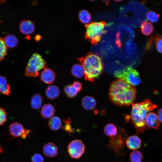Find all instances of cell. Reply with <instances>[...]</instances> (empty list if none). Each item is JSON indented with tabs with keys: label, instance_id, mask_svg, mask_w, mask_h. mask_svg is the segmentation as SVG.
<instances>
[{
	"label": "cell",
	"instance_id": "obj_1",
	"mask_svg": "<svg viewBox=\"0 0 162 162\" xmlns=\"http://www.w3.org/2000/svg\"><path fill=\"white\" fill-rule=\"evenodd\" d=\"M136 94L134 86L120 79L112 82L109 92L110 100L119 106L130 105L135 99Z\"/></svg>",
	"mask_w": 162,
	"mask_h": 162
},
{
	"label": "cell",
	"instance_id": "obj_2",
	"mask_svg": "<svg viewBox=\"0 0 162 162\" xmlns=\"http://www.w3.org/2000/svg\"><path fill=\"white\" fill-rule=\"evenodd\" d=\"M157 107V105L148 99L142 102L133 103L130 114L126 116V119L131 121L137 134L143 133L146 130L149 129L145 123L147 114Z\"/></svg>",
	"mask_w": 162,
	"mask_h": 162
},
{
	"label": "cell",
	"instance_id": "obj_3",
	"mask_svg": "<svg viewBox=\"0 0 162 162\" xmlns=\"http://www.w3.org/2000/svg\"><path fill=\"white\" fill-rule=\"evenodd\" d=\"M78 60L84 68L86 80L94 82L102 74L104 65L101 59L98 55L89 54Z\"/></svg>",
	"mask_w": 162,
	"mask_h": 162
},
{
	"label": "cell",
	"instance_id": "obj_4",
	"mask_svg": "<svg viewBox=\"0 0 162 162\" xmlns=\"http://www.w3.org/2000/svg\"><path fill=\"white\" fill-rule=\"evenodd\" d=\"M45 60L38 53H33L29 59L25 68V74L27 76H38V71L47 68Z\"/></svg>",
	"mask_w": 162,
	"mask_h": 162
},
{
	"label": "cell",
	"instance_id": "obj_5",
	"mask_svg": "<svg viewBox=\"0 0 162 162\" xmlns=\"http://www.w3.org/2000/svg\"><path fill=\"white\" fill-rule=\"evenodd\" d=\"M114 75L116 77L124 81L133 86H137L141 82L138 72L130 66L121 70H116Z\"/></svg>",
	"mask_w": 162,
	"mask_h": 162
},
{
	"label": "cell",
	"instance_id": "obj_6",
	"mask_svg": "<svg viewBox=\"0 0 162 162\" xmlns=\"http://www.w3.org/2000/svg\"><path fill=\"white\" fill-rule=\"evenodd\" d=\"M105 26L104 22H94L88 24L86 26V37L93 44H97L105 32Z\"/></svg>",
	"mask_w": 162,
	"mask_h": 162
},
{
	"label": "cell",
	"instance_id": "obj_7",
	"mask_svg": "<svg viewBox=\"0 0 162 162\" xmlns=\"http://www.w3.org/2000/svg\"><path fill=\"white\" fill-rule=\"evenodd\" d=\"M127 135L126 132L124 129L121 130L116 136L112 138L108 147L113 149L116 154L118 155L123 154L125 152V143H126Z\"/></svg>",
	"mask_w": 162,
	"mask_h": 162
},
{
	"label": "cell",
	"instance_id": "obj_8",
	"mask_svg": "<svg viewBox=\"0 0 162 162\" xmlns=\"http://www.w3.org/2000/svg\"><path fill=\"white\" fill-rule=\"evenodd\" d=\"M85 146L80 140H75L71 141L68 147V151L70 157L74 159L80 158L84 153Z\"/></svg>",
	"mask_w": 162,
	"mask_h": 162
},
{
	"label": "cell",
	"instance_id": "obj_9",
	"mask_svg": "<svg viewBox=\"0 0 162 162\" xmlns=\"http://www.w3.org/2000/svg\"><path fill=\"white\" fill-rule=\"evenodd\" d=\"M9 131L10 134L14 137H21L22 139H25L30 130H26L23 126L21 124L15 122L11 124L9 128Z\"/></svg>",
	"mask_w": 162,
	"mask_h": 162
},
{
	"label": "cell",
	"instance_id": "obj_10",
	"mask_svg": "<svg viewBox=\"0 0 162 162\" xmlns=\"http://www.w3.org/2000/svg\"><path fill=\"white\" fill-rule=\"evenodd\" d=\"M145 123L148 128H152L156 130H158L160 125L157 115L154 112H148L147 114L145 120Z\"/></svg>",
	"mask_w": 162,
	"mask_h": 162
},
{
	"label": "cell",
	"instance_id": "obj_11",
	"mask_svg": "<svg viewBox=\"0 0 162 162\" xmlns=\"http://www.w3.org/2000/svg\"><path fill=\"white\" fill-rule=\"evenodd\" d=\"M40 78L41 81L44 83L50 84L55 81L56 75L52 69L46 68L41 72Z\"/></svg>",
	"mask_w": 162,
	"mask_h": 162
},
{
	"label": "cell",
	"instance_id": "obj_12",
	"mask_svg": "<svg viewBox=\"0 0 162 162\" xmlns=\"http://www.w3.org/2000/svg\"><path fill=\"white\" fill-rule=\"evenodd\" d=\"M19 29L22 34L28 35L34 32L35 25L32 21L28 20H25L20 22L19 26Z\"/></svg>",
	"mask_w": 162,
	"mask_h": 162
},
{
	"label": "cell",
	"instance_id": "obj_13",
	"mask_svg": "<svg viewBox=\"0 0 162 162\" xmlns=\"http://www.w3.org/2000/svg\"><path fill=\"white\" fill-rule=\"evenodd\" d=\"M126 144L129 149L131 150H135L140 148L141 140L137 135H132L127 138Z\"/></svg>",
	"mask_w": 162,
	"mask_h": 162
},
{
	"label": "cell",
	"instance_id": "obj_14",
	"mask_svg": "<svg viewBox=\"0 0 162 162\" xmlns=\"http://www.w3.org/2000/svg\"><path fill=\"white\" fill-rule=\"evenodd\" d=\"M44 154L48 157H53L58 154V148L53 143L48 142L44 145L43 148Z\"/></svg>",
	"mask_w": 162,
	"mask_h": 162
},
{
	"label": "cell",
	"instance_id": "obj_15",
	"mask_svg": "<svg viewBox=\"0 0 162 162\" xmlns=\"http://www.w3.org/2000/svg\"><path fill=\"white\" fill-rule=\"evenodd\" d=\"M96 104L95 100L91 96H86L82 100V106L86 110H90L93 109L95 107Z\"/></svg>",
	"mask_w": 162,
	"mask_h": 162
},
{
	"label": "cell",
	"instance_id": "obj_16",
	"mask_svg": "<svg viewBox=\"0 0 162 162\" xmlns=\"http://www.w3.org/2000/svg\"><path fill=\"white\" fill-rule=\"evenodd\" d=\"M55 112L54 107L52 104H47L44 105L42 106L40 114L43 118H48L53 117Z\"/></svg>",
	"mask_w": 162,
	"mask_h": 162
},
{
	"label": "cell",
	"instance_id": "obj_17",
	"mask_svg": "<svg viewBox=\"0 0 162 162\" xmlns=\"http://www.w3.org/2000/svg\"><path fill=\"white\" fill-rule=\"evenodd\" d=\"M45 94L49 99H53L58 97L60 94V90L56 86L52 85L48 86L45 90Z\"/></svg>",
	"mask_w": 162,
	"mask_h": 162
},
{
	"label": "cell",
	"instance_id": "obj_18",
	"mask_svg": "<svg viewBox=\"0 0 162 162\" xmlns=\"http://www.w3.org/2000/svg\"><path fill=\"white\" fill-rule=\"evenodd\" d=\"M140 30L142 34L148 36L152 33L154 28L151 23L145 20H143L140 25Z\"/></svg>",
	"mask_w": 162,
	"mask_h": 162
},
{
	"label": "cell",
	"instance_id": "obj_19",
	"mask_svg": "<svg viewBox=\"0 0 162 162\" xmlns=\"http://www.w3.org/2000/svg\"><path fill=\"white\" fill-rule=\"evenodd\" d=\"M48 125L51 130H58L62 126L61 119L58 116H53L49 121Z\"/></svg>",
	"mask_w": 162,
	"mask_h": 162
},
{
	"label": "cell",
	"instance_id": "obj_20",
	"mask_svg": "<svg viewBox=\"0 0 162 162\" xmlns=\"http://www.w3.org/2000/svg\"><path fill=\"white\" fill-rule=\"evenodd\" d=\"M0 93L8 96L10 93V87L6 78L0 76Z\"/></svg>",
	"mask_w": 162,
	"mask_h": 162
},
{
	"label": "cell",
	"instance_id": "obj_21",
	"mask_svg": "<svg viewBox=\"0 0 162 162\" xmlns=\"http://www.w3.org/2000/svg\"><path fill=\"white\" fill-rule=\"evenodd\" d=\"M5 44L9 48H13L16 46L18 42L17 38L15 35L9 34L3 38Z\"/></svg>",
	"mask_w": 162,
	"mask_h": 162
},
{
	"label": "cell",
	"instance_id": "obj_22",
	"mask_svg": "<svg viewBox=\"0 0 162 162\" xmlns=\"http://www.w3.org/2000/svg\"><path fill=\"white\" fill-rule=\"evenodd\" d=\"M104 132L107 136L113 137L118 134V130L116 127L113 124L109 123L104 127Z\"/></svg>",
	"mask_w": 162,
	"mask_h": 162
},
{
	"label": "cell",
	"instance_id": "obj_23",
	"mask_svg": "<svg viewBox=\"0 0 162 162\" xmlns=\"http://www.w3.org/2000/svg\"><path fill=\"white\" fill-rule=\"evenodd\" d=\"M43 98L40 94H36L32 97L31 101L32 107L35 109H38L40 108L42 105Z\"/></svg>",
	"mask_w": 162,
	"mask_h": 162
},
{
	"label": "cell",
	"instance_id": "obj_24",
	"mask_svg": "<svg viewBox=\"0 0 162 162\" xmlns=\"http://www.w3.org/2000/svg\"><path fill=\"white\" fill-rule=\"evenodd\" d=\"M73 75L77 78H80L84 76V71L81 64H77L74 65L71 69Z\"/></svg>",
	"mask_w": 162,
	"mask_h": 162
},
{
	"label": "cell",
	"instance_id": "obj_25",
	"mask_svg": "<svg viewBox=\"0 0 162 162\" xmlns=\"http://www.w3.org/2000/svg\"><path fill=\"white\" fill-rule=\"evenodd\" d=\"M78 16L80 21L83 23L88 24L91 21V15L86 10H81L79 13Z\"/></svg>",
	"mask_w": 162,
	"mask_h": 162
},
{
	"label": "cell",
	"instance_id": "obj_26",
	"mask_svg": "<svg viewBox=\"0 0 162 162\" xmlns=\"http://www.w3.org/2000/svg\"><path fill=\"white\" fill-rule=\"evenodd\" d=\"M143 156L142 153L139 151H135L130 154L131 162H142Z\"/></svg>",
	"mask_w": 162,
	"mask_h": 162
},
{
	"label": "cell",
	"instance_id": "obj_27",
	"mask_svg": "<svg viewBox=\"0 0 162 162\" xmlns=\"http://www.w3.org/2000/svg\"><path fill=\"white\" fill-rule=\"evenodd\" d=\"M64 91L67 96L69 98H73L77 94L78 90L72 85H68L64 88Z\"/></svg>",
	"mask_w": 162,
	"mask_h": 162
},
{
	"label": "cell",
	"instance_id": "obj_28",
	"mask_svg": "<svg viewBox=\"0 0 162 162\" xmlns=\"http://www.w3.org/2000/svg\"><path fill=\"white\" fill-rule=\"evenodd\" d=\"M160 15L159 14L152 10H150L146 14V18L149 21L156 23L158 20Z\"/></svg>",
	"mask_w": 162,
	"mask_h": 162
},
{
	"label": "cell",
	"instance_id": "obj_29",
	"mask_svg": "<svg viewBox=\"0 0 162 162\" xmlns=\"http://www.w3.org/2000/svg\"><path fill=\"white\" fill-rule=\"evenodd\" d=\"M7 48L3 39L0 38V61L2 60L6 55Z\"/></svg>",
	"mask_w": 162,
	"mask_h": 162
},
{
	"label": "cell",
	"instance_id": "obj_30",
	"mask_svg": "<svg viewBox=\"0 0 162 162\" xmlns=\"http://www.w3.org/2000/svg\"><path fill=\"white\" fill-rule=\"evenodd\" d=\"M154 40L157 51L159 53H162V35H156Z\"/></svg>",
	"mask_w": 162,
	"mask_h": 162
},
{
	"label": "cell",
	"instance_id": "obj_31",
	"mask_svg": "<svg viewBox=\"0 0 162 162\" xmlns=\"http://www.w3.org/2000/svg\"><path fill=\"white\" fill-rule=\"evenodd\" d=\"M64 123V125L62 126L63 130L70 134L71 132H73V131L71 127V119L70 118H69L63 121Z\"/></svg>",
	"mask_w": 162,
	"mask_h": 162
},
{
	"label": "cell",
	"instance_id": "obj_32",
	"mask_svg": "<svg viewBox=\"0 0 162 162\" xmlns=\"http://www.w3.org/2000/svg\"><path fill=\"white\" fill-rule=\"evenodd\" d=\"M7 114L5 110L0 107V125L3 124L6 121Z\"/></svg>",
	"mask_w": 162,
	"mask_h": 162
},
{
	"label": "cell",
	"instance_id": "obj_33",
	"mask_svg": "<svg viewBox=\"0 0 162 162\" xmlns=\"http://www.w3.org/2000/svg\"><path fill=\"white\" fill-rule=\"evenodd\" d=\"M31 160L32 162H44V159L41 155L35 153L32 157Z\"/></svg>",
	"mask_w": 162,
	"mask_h": 162
},
{
	"label": "cell",
	"instance_id": "obj_34",
	"mask_svg": "<svg viewBox=\"0 0 162 162\" xmlns=\"http://www.w3.org/2000/svg\"><path fill=\"white\" fill-rule=\"evenodd\" d=\"M72 85L74 86L78 91L80 92L82 86V84L78 81H74Z\"/></svg>",
	"mask_w": 162,
	"mask_h": 162
},
{
	"label": "cell",
	"instance_id": "obj_35",
	"mask_svg": "<svg viewBox=\"0 0 162 162\" xmlns=\"http://www.w3.org/2000/svg\"><path fill=\"white\" fill-rule=\"evenodd\" d=\"M157 116L160 122L162 123V108L160 109L158 111Z\"/></svg>",
	"mask_w": 162,
	"mask_h": 162
},
{
	"label": "cell",
	"instance_id": "obj_36",
	"mask_svg": "<svg viewBox=\"0 0 162 162\" xmlns=\"http://www.w3.org/2000/svg\"><path fill=\"white\" fill-rule=\"evenodd\" d=\"M34 38L36 40L39 41L41 38V37L40 35L38 34L35 36Z\"/></svg>",
	"mask_w": 162,
	"mask_h": 162
},
{
	"label": "cell",
	"instance_id": "obj_37",
	"mask_svg": "<svg viewBox=\"0 0 162 162\" xmlns=\"http://www.w3.org/2000/svg\"><path fill=\"white\" fill-rule=\"evenodd\" d=\"M3 151V148L0 145V154Z\"/></svg>",
	"mask_w": 162,
	"mask_h": 162
}]
</instances>
